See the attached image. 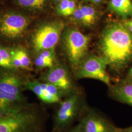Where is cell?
Listing matches in <instances>:
<instances>
[{
	"mask_svg": "<svg viewBox=\"0 0 132 132\" xmlns=\"http://www.w3.org/2000/svg\"><path fill=\"white\" fill-rule=\"evenodd\" d=\"M50 117L45 105L28 101L0 112V132H47Z\"/></svg>",
	"mask_w": 132,
	"mask_h": 132,
	"instance_id": "1",
	"label": "cell"
},
{
	"mask_svg": "<svg viewBox=\"0 0 132 132\" xmlns=\"http://www.w3.org/2000/svg\"><path fill=\"white\" fill-rule=\"evenodd\" d=\"M99 48L108 66L120 75L132 62V33L123 23H114L103 31Z\"/></svg>",
	"mask_w": 132,
	"mask_h": 132,
	"instance_id": "2",
	"label": "cell"
},
{
	"mask_svg": "<svg viewBox=\"0 0 132 132\" xmlns=\"http://www.w3.org/2000/svg\"><path fill=\"white\" fill-rule=\"evenodd\" d=\"M55 106L51 132H59L79 122L90 106L80 92L64 98Z\"/></svg>",
	"mask_w": 132,
	"mask_h": 132,
	"instance_id": "3",
	"label": "cell"
},
{
	"mask_svg": "<svg viewBox=\"0 0 132 132\" xmlns=\"http://www.w3.org/2000/svg\"><path fill=\"white\" fill-rule=\"evenodd\" d=\"M90 36L77 28H68L63 36V44L68 58L74 71L82 63L88 50Z\"/></svg>",
	"mask_w": 132,
	"mask_h": 132,
	"instance_id": "4",
	"label": "cell"
},
{
	"mask_svg": "<svg viewBox=\"0 0 132 132\" xmlns=\"http://www.w3.org/2000/svg\"><path fill=\"white\" fill-rule=\"evenodd\" d=\"M30 19L26 13L9 10L0 14V36L8 40L22 36L30 24Z\"/></svg>",
	"mask_w": 132,
	"mask_h": 132,
	"instance_id": "5",
	"label": "cell"
},
{
	"mask_svg": "<svg viewBox=\"0 0 132 132\" xmlns=\"http://www.w3.org/2000/svg\"><path fill=\"white\" fill-rule=\"evenodd\" d=\"M65 24L62 21H54L43 24L33 33L31 43L35 52L54 48L61 37Z\"/></svg>",
	"mask_w": 132,
	"mask_h": 132,
	"instance_id": "6",
	"label": "cell"
},
{
	"mask_svg": "<svg viewBox=\"0 0 132 132\" xmlns=\"http://www.w3.org/2000/svg\"><path fill=\"white\" fill-rule=\"evenodd\" d=\"M108 61L103 56H90L75 71V77L99 80L110 87L112 85L111 78L106 71Z\"/></svg>",
	"mask_w": 132,
	"mask_h": 132,
	"instance_id": "7",
	"label": "cell"
},
{
	"mask_svg": "<svg viewBox=\"0 0 132 132\" xmlns=\"http://www.w3.org/2000/svg\"><path fill=\"white\" fill-rule=\"evenodd\" d=\"M39 80L56 86L62 93L64 98L79 91L70 72L62 65H54L49 68Z\"/></svg>",
	"mask_w": 132,
	"mask_h": 132,
	"instance_id": "8",
	"label": "cell"
},
{
	"mask_svg": "<svg viewBox=\"0 0 132 132\" xmlns=\"http://www.w3.org/2000/svg\"><path fill=\"white\" fill-rule=\"evenodd\" d=\"M79 123L83 132H121V128L98 109L90 106Z\"/></svg>",
	"mask_w": 132,
	"mask_h": 132,
	"instance_id": "9",
	"label": "cell"
},
{
	"mask_svg": "<svg viewBox=\"0 0 132 132\" xmlns=\"http://www.w3.org/2000/svg\"><path fill=\"white\" fill-rule=\"evenodd\" d=\"M25 89L33 92L41 103L45 106H54L64 98L62 93L56 86L39 80L29 79L26 83Z\"/></svg>",
	"mask_w": 132,
	"mask_h": 132,
	"instance_id": "10",
	"label": "cell"
},
{
	"mask_svg": "<svg viewBox=\"0 0 132 132\" xmlns=\"http://www.w3.org/2000/svg\"><path fill=\"white\" fill-rule=\"evenodd\" d=\"M1 68L0 89L11 94L24 95L25 84L29 78L20 73L18 70Z\"/></svg>",
	"mask_w": 132,
	"mask_h": 132,
	"instance_id": "11",
	"label": "cell"
},
{
	"mask_svg": "<svg viewBox=\"0 0 132 132\" xmlns=\"http://www.w3.org/2000/svg\"><path fill=\"white\" fill-rule=\"evenodd\" d=\"M109 88V95L110 98L132 107V81L121 79Z\"/></svg>",
	"mask_w": 132,
	"mask_h": 132,
	"instance_id": "12",
	"label": "cell"
},
{
	"mask_svg": "<svg viewBox=\"0 0 132 132\" xmlns=\"http://www.w3.org/2000/svg\"><path fill=\"white\" fill-rule=\"evenodd\" d=\"M108 7L124 20L132 18V0H110Z\"/></svg>",
	"mask_w": 132,
	"mask_h": 132,
	"instance_id": "13",
	"label": "cell"
},
{
	"mask_svg": "<svg viewBox=\"0 0 132 132\" xmlns=\"http://www.w3.org/2000/svg\"><path fill=\"white\" fill-rule=\"evenodd\" d=\"M20 9L32 12H42L47 9L50 0H13Z\"/></svg>",
	"mask_w": 132,
	"mask_h": 132,
	"instance_id": "14",
	"label": "cell"
},
{
	"mask_svg": "<svg viewBox=\"0 0 132 132\" xmlns=\"http://www.w3.org/2000/svg\"><path fill=\"white\" fill-rule=\"evenodd\" d=\"M0 67L11 70H18L12 64L10 49L0 45Z\"/></svg>",
	"mask_w": 132,
	"mask_h": 132,
	"instance_id": "15",
	"label": "cell"
},
{
	"mask_svg": "<svg viewBox=\"0 0 132 132\" xmlns=\"http://www.w3.org/2000/svg\"><path fill=\"white\" fill-rule=\"evenodd\" d=\"M13 49L21 61L22 64V69L26 71H32V64L27 51L24 48L19 47H14Z\"/></svg>",
	"mask_w": 132,
	"mask_h": 132,
	"instance_id": "16",
	"label": "cell"
},
{
	"mask_svg": "<svg viewBox=\"0 0 132 132\" xmlns=\"http://www.w3.org/2000/svg\"><path fill=\"white\" fill-rule=\"evenodd\" d=\"M85 16L89 27L93 25L98 19V13L94 7L88 5H79Z\"/></svg>",
	"mask_w": 132,
	"mask_h": 132,
	"instance_id": "17",
	"label": "cell"
},
{
	"mask_svg": "<svg viewBox=\"0 0 132 132\" xmlns=\"http://www.w3.org/2000/svg\"><path fill=\"white\" fill-rule=\"evenodd\" d=\"M71 16H72V18L76 23L83 26L89 27L85 16L79 5L77 7L75 11Z\"/></svg>",
	"mask_w": 132,
	"mask_h": 132,
	"instance_id": "18",
	"label": "cell"
},
{
	"mask_svg": "<svg viewBox=\"0 0 132 132\" xmlns=\"http://www.w3.org/2000/svg\"><path fill=\"white\" fill-rule=\"evenodd\" d=\"M34 63L36 67L39 69H43L45 68H50L54 66V60L44 58L38 56L36 57Z\"/></svg>",
	"mask_w": 132,
	"mask_h": 132,
	"instance_id": "19",
	"label": "cell"
},
{
	"mask_svg": "<svg viewBox=\"0 0 132 132\" xmlns=\"http://www.w3.org/2000/svg\"><path fill=\"white\" fill-rule=\"evenodd\" d=\"M69 0H62L57 5L55 11L57 14L63 16H67Z\"/></svg>",
	"mask_w": 132,
	"mask_h": 132,
	"instance_id": "20",
	"label": "cell"
},
{
	"mask_svg": "<svg viewBox=\"0 0 132 132\" xmlns=\"http://www.w3.org/2000/svg\"><path fill=\"white\" fill-rule=\"evenodd\" d=\"M38 56L44 58L50 59L54 60L55 57L54 48L43 51L39 53Z\"/></svg>",
	"mask_w": 132,
	"mask_h": 132,
	"instance_id": "21",
	"label": "cell"
},
{
	"mask_svg": "<svg viewBox=\"0 0 132 132\" xmlns=\"http://www.w3.org/2000/svg\"><path fill=\"white\" fill-rule=\"evenodd\" d=\"M77 6L76 5V0H69V6L67 11V16H71L75 11Z\"/></svg>",
	"mask_w": 132,
	"mask_h": 132,
	"instance_id": "22",
	"label": "cell"
},
{
	"mask_svg": "<svg viewBox=\"0 0 132 132\" xmlns=\"http://www.w3.org/2000/svg\"><path fill=\"white\" fill-rule=\"evenodd\" d=\"M59 132H83L81 126L79 123H77L71 127Z\"/></svg>",
	"mask_w": 132,
	"mask_h": 132,
	"instance_id": "23",
	"label": "cell"
},
{
	"mask_svg": "<svg viewBox=\"0 0 132 132\" xmlns=\"http://www.w3.org/2000/svg\"><path fill=\"white\" fill-rule=\"evenodd\" d=\"M122 23L126 28L132 33V18L124 20V22Z\"/></svg>",
	"mask_w": 132,
	"mask_h": 132,
	"instance_id": "24",
	"label": "cell"
},
{
	"mask_svg": "<svg viewBox=\"0 0 132 132\" xmlns=\"http://www.w3.org/2000/svg\"><path fill=\"white\" fill-rule=\"evenodd\" d=\"M124 81H132V66L128 71L125 76L122 79Z\"/></svg>",
	"mask_w": 132,
	"mask_h": 132,
	"instance_id": "25",
	"label": "cell"
},
{
	"mask_svg": "<svg viewBox=\"0 0 132 132\" xmlns=\"http://www.w3.org/2000/svg\"><path fill=\"white\" fill-rule=\"evenodd\" d=\"M121 132H132V126L128 127L121 128H120Z\"/></svg>",
	"mask_w": 132,
	"mask_h": 132,
	"instance_id": "26",
	"label": "cell"
},
{
	"mask_svg": "<svg viewBox=\"0 0 132 132\" xmlns=\"http://www.w3.org/2000/svg\"><path fill=\"white\" fill-rule=\"evenodd\" d=\"M84 2H90L93 4H96V5H98L99 4L101 3L103 0H82Z\"/></svg>",
	"mask_w": 132,
	"mask_h": 132,
	"instance_id": "27",
	"label": "cell"
},
{
	"mask_svg": "<svg viewBox=\"0 0 132 132\" xmlns=\"http://www.w3.org/2000/svg\"><path fill=\"white\" fill-rule=\"evenodd\" d=\"M61 1H62V0H53L54 3L55 4H56V5H57L59 3H60Z\"/></svg>",
	"mask_w": 132,
	"mask_h": 132,
	"instance_id": "28",
	"label": "cell"
},
{
	"mask_svg": "<svg viewBox=\"0 0 132 132\" xmlns=\"http://www.w3.org/2000/svg\"><path fill=\"white\" fill-rule=\"evenodd\" d=\"M1 0H0V2H1Z\"/></svg>",
	"mask_w": 132,
	"mask_h": 132,
	"instance_id": "29",
	"label": "cell"
}]
</instances>
